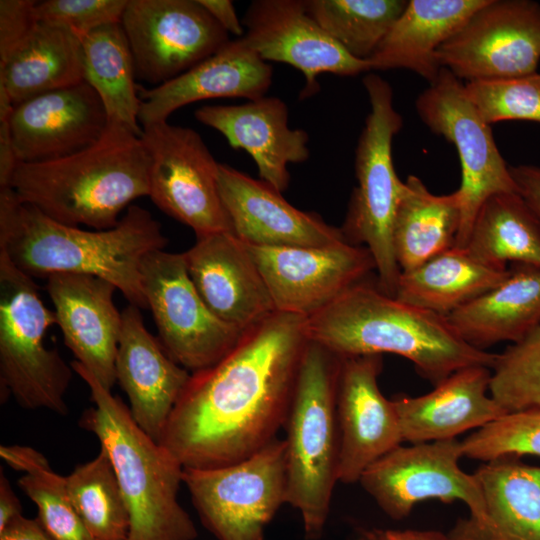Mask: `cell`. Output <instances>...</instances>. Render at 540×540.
Listing matches in <instances>:
<instances>
[{"mask_svg": "<svg viewBox=\"0 0 540 540\" xmlns=\"http://www.w3.org/2000/svg\"><path fill=\"white\" fill-rule=\"evenodd\" d=\"M305 319L276 311L219 362L191 374L159 441L184 469L229 465L277 438L309 341Z\"/></svg>", "mask_w": 540, "mask_h": 540, "instance_id": "obj_1", "label": "cell"}, {"mask_svg": "<svg viewBox=\"0 0 540 540\" xmlns=\"http://www.w3.org/2000/svg\"><path fill=\"white\" fill-rule=\"evenodd\" d=\"M167 244L160 223L146 209L130 205L106 230H83L58 223L0 188V251L22 272L47 279L59 273L105 279L129 304L147 309L140 267L150 252Z\"/></svg>", "mask_w": 540, "mask_h": 540, "instance_id": "obj_2", "label": "cell"}, {"mask_svg": "<svg viewBox=\"0 0 540 540\" xmlns=\"http://www.w3.org/2000/svg\"><path fill=\"white\" fill-rule=\"evenodd\" d=\"M305 329L308 340L340 357L402 356L434 385L462 368L492 369L497 358L462 340L445 316L389 296L368 279L306 317Z\"/></svg>", "mask_w": 540, "mask_h": 540, "instance_id": "obj_3", "label": "cell"}, {"mask_svg": "<svg viewBox=\"0 0 540 540\" xmlns=\"http://www.w3.org/2000/svg\"><path fill=\"white\" fill-rule=\"evenodd\" d=\"M149 169L141 136L108 120L101 138L77 153L18 163L8 187L19 201L58 223L106 230L119 223L133 200L149 195Z\"/></svg>", "mask_w": 540, "mask_h": 540, "instance_id": "obj_4", "label": "cell"}, {"mask_svg": "<svg viewBox=\"0 0 540 540\" xmlns=\"http://www.w3.org/2000/svg\"><path fill=\"white\" fill-rule=\"evenodd\" d=\"M70 366L89 387L95 406L79 425L97 437L111 461L129 513L128 540H195V524L177 499L182 465L86 367L76 360Z\"/></svg>", "mask_w": 540, "mask_h": 540, "instance_id": "obj_5", "label": "cell"}, {"mask_svg": "<svg viewBox=\"0 0 540 540\" xmlns=\"http://www.w3.org/2000/svg\"><path fill=\"white\" fill-rule=\"evenodd\" d=\"M341 359L308 341L284 425L286 504L299 511L309 540L322 535L338 482L336 402Z\"/></svg>", "mask_w": 540, "mask_h": 540, "instance_id": "obj_6", "label": "cell"}, {"mask_svg": "<svg viewBox=\"0 0 540 540\" xmlns=\"http://www.w3.org/2000/svg\"><path fill=\"white\" fill-rule=\"evenodd\" d=\"M371 106L355 151V187L341 228L348 242L365 245L376 266L377 285L395 297L401 270L392 229L404 189L394 169L392 141L403 121L393 102L391 85L376 74L363 78Z\"/></svg>", "mask_w": 540, "mask_h": 540, "instance_id": "obj_7", "label": "cell"}, {"mask_svg": "<svg viewBox=\"0 0 540 540\" xmlns=\"http://www.w3.org/2000/svg\"><path fill=\"white\" fill-rule=\"evenodd\" d=\"M54 311L42 302L34 279L0 251V385L28 410L68 413L65 395L73 369L45 346Z\"/></svg>", "mask_w": 540, "mask_h": 540, "instance_id": "obj_8", "label": "cell"}, {"mask_svg": "<svg viewBox=\"0 0 540 540\" xmlns=\"http://www.w3.org/2000/svg\"><path fill=\"white\" fill-rule=\"evenodd\" d=\"M202 524L218 540H264L286 504V443L275 438L251 456L209 469H184Z\"/></svg>", "mask_w": 540, "mask_h": 540, "instance_id": "obj_9", "label": "cell"}, {"mask_svg": "<svg viewBox=\"0 0 540 540\" xmlns=\"http://www.w3.org/2000/svg\"><path fill=\"white\" fill-rule=\"evenodd\" d=\"M415 107L422 122L457 150L461 223L455 247L463 249L482 204L494 194L518 192L517 186L491 125L468 99L463 82L448 69H441L437 79L418 96Z\"/></svg>", "mask_w": 540, "mask_h": 540, "instance_id": "obj_10", "label": "cell"}, {"mask_svg": "<svg viewBox=\"0 0 540 540\" xmlns=\"http://www.w3.org/2000/svg\"><path fill=\"white\" fill-rule=\"evenodd\" d=\"M140 273L161 345L191 374L213 366L237 345L244 331L207 307L188 274L184 253L152 251L143 258Z\"/></svg>", "mask_w": 540, "mask_h": 540, "instance_id": "obj_11", "label": "cell"}, {"mask_svg": "<svg viewBox=\"0 0 540 540\" xmlns=\"http://www.w3.org/2000/svg\"><path fill=\"white\" fill-rule=\"evenodd\" d=\"M150 157L149 197L164 213L189 226L196 238L233 233L221 199L219 164L193 129L162 121L144 126Z\"/></svg>", "mask_w": 540, "mask_h": 540, "instance_id": "obj_12", "label": "cell"}, {"mask_svg": "<svg viewBox=\"0 0 540 540\" xmlns=\"http://www.w3.org/2000/svg\"><path fill=\"white\" fill-rule=\"evenodd\" d=\"M120 24L136 78L155 87L193 68L231 41L198 0H128Z\"/></svg>", "mask_w": 540, "mask_h": 540, "instance_id": "obj_13", "label": "cell"}, {"mask_svg": "<svg viewBox=\"0 0 540 540\" xmlns=\"http://www.w3.org/2000/svg\"><path fill=\"white\" fill-rule=\"evenodd\" d=\"M436 56L442 68L466 82L533 74L540 62V4L487 0Z\"/></svg>", "mask_w": 540, "mask_h": 540, "instance_id": "obj_14", "label": "cell"}, {"mask_svg": "<svg viewBox=\"0 0 540 540\" xmlns=\"http://www.w3.org/2000/svg\"><path fill=\"white\" fill-rule=\"evenodd\" d=\"M461 457V441L456 438L399 445L372 463L358 482L394 520L407 517L421 501L439 499L462 501L469 517L479 521L485 512L483 494L474 474L459 467Z\"/></svg>", "mask_w": 540, "mask_h": 540, "instance_id": "obj_15", "label": "cell"}, {"mask_svg": "<svg viewBox=\"0 0 540 540\" xmlns=\"http://www.w3.org/2000/svg\"><path fill=\"white\" fill-rule=\"evenodd\" d=\"M276 311L309 317L376 271L370 251L348 241L325 247H261L245 243Z\"/></svg>", "mask_w": 540, "mask_h": 540, "instance_id": "obj_16", "label": "cell"}, {"mask_svg": "<svg viewBox=\"0 0 540 540\" xmlns=\"http://www.w3.org/2000/svg\"><path fill=\"white\" fill-rule=\"evenodd\" d=\"M243 42L265 62H282L301 71L300 98L319 91L322 73L356 76L371 70L352 57L308 14L305 0H255L242 20Z\"/></svg>", "mask_w": 540, "mask_h": 540, "instance_id": "obj_17", "label": "cell"}, {"mask_svg": "<svg viewBox=\"0 0 540 540\" xmlns=\"http://www.w3.org/2000/svg\"><path fill=\"white\" fill-rule=\"evenodd\" d=\"M381 371V355L341 359L336 402L338 482H358L372 463L403 442L394 403L378 386Z\"/></svg>", "mask_w": 540, "mask_h": 540, "instance_id": "obj_18", "label": "cell"}, {"mask_svg": "<svg viewBox=\"0 0 540 540\" xmlns=\"http://www.w3.org/2000/svg\"><path fill=\"white\" fill-rule=\"evenodd\" d=\"M8 123L18 163H33L64 158L96 143L108 117L96 91L83 81L15 105Z\"/></svg>", "mask_w": 540, "mask_h": 540, "instance_id": "obj_19", "label": "cell"}, {"mask_svg": "<svg viewBox=\"0 0 540 540\" xmlns=\"http://www.w3.org/2000/svg\"><path fill=\"white\" fill-rule=\"evenodd\" d=\"M221 199L234 234L261 247H325L347 241L341 228L318 214L301 211L268 183L219 164Z\"/></svg>", "mask_w": 540, "mask_h": 540, "instance_id": "obj_20", "label": "cell"}, {"mask_svg": "<svg viewBox=\"0 0 540 540\" xmlns=\"http://www.w3.org/2000/svg\"><path fill=\"white\" fill-rule=\"evenodd\" d=\"M184 257L197 292L222 321L245 331L276 312L257 265L235 234L196 238Z\"/></svg>", "mask_w": 540, "mask_h": 540, "instance_id": "obj_21", "label": "cell"}, {"mask_svg": "<svg viewBox=\"0 0 540 540\" xmlns=\"http://www.w3.org/2000/svg\"><path fill=\"white\" fill-rule=\"evenodd\" d=\"M46 289L65 345L111 390L122 330V314L113 302L117 288L96 276L59 273L47 278Z\"/></svg>", "mask_w": 540, "mask_h": 540, "instance_id": "obj_22", "label": "cell"}, {"mask_svg": "<svg viewBox=\"0 0 540 540\" xmlns=\"http://www.w3.org/2000/svg\"><path fill=\"white\" fill-rule=\"evenodd\" d=\"M140 309L129 304L121 313L116 382L129 399L135 422L159 442L191 373L175 362L146 329Z\"/></svg>", "mask_w": 540, "mask_h": 540, "instance_id": "obj_23", "label": "cell"}, {"mask_svg": "<svg viewBox=\"0 0 540 540\" xmlns=\"http://www.w3.org/2000/svg\"><path fill=\"white\" fill-rule=\"evenodd\" d=\"M195 118L220 132L232 148L246 151L260 179L279 192L289 185L288 164L310 156L307 132L289 128L287 105L277 97L240 105H205L195 111Z\"/></svg>", "mask_w": 540, "mask_h": 540, "instance_id": "obj_24", "label": "cell"}, {"mask_svg": "<svg viewBox=\"0 0 540 540\" xmlns=\"http://www.w3.org/2000/svg\"><path fill=\"white\" fill-rule=\"evenodd\" d=\"M273 71L240 38L178 77L146 89L138 86L141 125L167 121L179 108L201 100L241 97L249 101L265 96Z\"/></svg>", "mask_w": 540, "mask_h": 540, "instance_id": "obj_25", "label": "cell"}, {"mask_svg": "<svg viewBox=\"0 0 540 540\" xmlns=\"http://www.w3.org/2000/svg\"><path fill=\"white\" fill-rule=\"evenodd\" d=\"M491 375L489 367L470 366L454 372L427 394L393 399L402 440L417 444L455 439L506 414L487 394Z\"/></svg>", "mask_w": 540, "mask_h": 540, "instance_id": "obj_26", "label": "cell"}, {"mask_svg": "<svg viewBox=\"0 0 540 540\" xmlns=\"http://www.w3.org/2000/svg\"><path fill=\"white\" fill-rule=\"evenodd\" d=\"M520 457L487 461L473 474L481 488V520H459L450 540H540V466Z\"/></svg>", "mask_w": 540, "mask_h": 540, "instance_id": "obj_27", "label": "cell"}, {"mask_svg": "<svg viewBox=\"0 0 540 540\" xmlns=\"http://www.w3.org/2000/svg\"><path fill=\"white\" fill-rule=\"evenodd\" d=\"M487 0H409L406 8L375 53L367 60L371 70L407 69L429 85L442 67L438 49Z\"/></svg>", "mask_w": 540, "mask_h": 540, "instance_id": "obj_28", "label": "cell"}, {"mask_svg": "<svg viewBox=\"0 0 540 540\" xmlns=\"http://www.w3.org/2000/svg\"><path fill=\"white\" fill-rule=\"evenodd\" d=\"M446 318L462 340L481 350L519 342L540 324V268L511 264L497 286Z\"/></svg>", "mask_w": 540, "mask_h": 540, "instance_id": "obj_29", "label": "cell"}, {"mask_svg": "<svg viewBox=\"0 0 540 540\" xmlns=\"http://www.w3.org/2000/svg\"><path fill=\"white\" fill-rule=\"evenodd\" d=\"M84 81L81 38L70 30L39 22L0 61V88L13 106Z\"/></svg>", "mask_w": 540, "mask_h": 540, "instance_id": "obj_30", "label": "cell"}, {"mask_svg": "<svg viewBox=\"0 0 540 540\" xmlns=\"http://www.w3.org/2000/svg\"><path fill=\"white\" fill-rule=\"evenodd\" d=\"M461 223L457 190L435 195L415 175L404 182L396 210L392 242L401 272L412 270L453 248Z\"/></svg>", "mask_w": 540, "mask_h": 540, "instance_id": "obj_31", "label": "cell"}, {"mask_svg": "<svg viewBox=\"0 0 540 540\" xmlns=\"http://www.w3.org/2000/svg\"><path fill=\"white\" fill-rule=\"evenodd\" d=\"M508 269L489 267L454 246L401 272L395 298L446 317L497 286Z\"/></svg>", "mask_w": 540, "mask_h": 540, "instance_id": "obj_32", "label": "cell"}, {"mask_svg": "<svg viewBox=\"0 0 540 540\" xmlns=\"http://www.w3.org/2000/svg\"><path fill=\"white\" fill-rule=\"evenodd\" d=\"M463 249L495 269L540 268V220L518 192L494 194L478 210Z\"/></svg>", "mask_w": 540, "mask_h": 540, "instance_id": "obj_33", "label": "cell"}, {"mask_svg": "<svg viewBox=\"0 0 540 540\" xmlns=\"http://www.w3.org/2000/svg\"><path fill=\"white\" fill-rule=\"evenodd\" d=\"M81 40L84 81L100 97L108 120L121 122L141 136L135 67L121 24L97 28Z\"/></svg>", "mask_w": 540, "mask_h": 540, "instance_id": "obj_34", "label": "cell"}, {"mask_svg": "<svg viewBox=\"0 0 540 540\" xmlns=\"http://www.w3.org/2000/svg\"><path fill=\"white\" fill-rule=\"evenodd\" d=\"M0 456L24 472L18 485L37 506V518L54 540H95L70 500L66 477L55 473L42 453L27 446L2 445Z\"/></svg>", "mask_w": 540, "mask_h": 540, "instance_id": "obj_35", "label": "cell"}, {"mask_svg": "<svg viewBox=\"0 0 540 540\" xmlns=\"http://www.w3.org/2000/svg\"><path fill=\"white\" fill-rule=\"evenodd\" d=\"M407 4L406 0H305L308 14L360 60L375 53Z\"/></svg>", "mask_w": 540, "mask_h": 540, "instance_id": "obj_36", "label": "cell"}, {"mask_svg": "<svg viewBox=\"0 0 540 540\" xmlns=\"http://www.w3.org/2000/svg\"><path fill=\"white\" fill-rule=\"evenodd\" d=\"M70 500L95 540H128L130 518L106 451L66 476Z\"/></svg>", "mask_w": 540, "mask_h": 540, "instance_id": "obj_37", "label": "cell"}, {"mask_svg": "<svg viewBox=\"0 0 540 540\" xmlns=\"http://www.w3.org/2000/svg\"><path fill=\"white\" fill-rule=\"evenodd\" d=\"M490 394L507 412L540 410V324L497 354Z\"/></svg>", "mask_w": 540, "mask_h": 540, "instance_id": "obj_38", "label": "cell"}, {"mask_svg": "<svg viewBox=\"0 0 540 540\" xmlns=\"http://www.w3.org/2000/svg\"><path fill=\"white\" fill-rule=\"evenodd\" d=\"M465 93L488 124L508 120L540 123V73L496 80L471 81Z\"/></svg>", "mask_w": 540, "mask_h": 540, "instance_id": "obj_39", "label": "cell"}, {"mask_svg": "<svg viewBox=\"0 0 540 540\" xmlns=\"http://www.w3.org/2000/svg\"><path fill=\"white\" fill-rule=\"evenodd\" d=\"M463 457L490 461L505 456L540 457V410L506 413L461 441Z\"/></svg>", "mask_w": 540, "mask_h": 540, "instance_id": "obj_40", "label": "cell"}, {"mask_svg": "<svg viewBox=\"0 0 540 540\" xmlns=\"http://www.w3.org/2000/svg\"><path fill=\"white\" fill-rule=\"evenodd\" d=\"M128 0H45L37 2L38 22L72 31L80 38L121 22Z\"/></svg>", "mask_w": 540, "mask_h": 540, "instance_id": "obj_41", "label": "cell"}, {"mask_svg": "<svg viewBox=\"0 0 540 540\" xmlns=\"http://www.w3.org/2000/svg\"><path fill=\"white\" fill-rule=\"evenodd\" d=\"M37 1H0V61L19 46L39 23L36 17Z\"/></svg>", "mask_w": 540, "mask_h": 540, "instance_id": "obj_42", "label": "cell"}, {"mask_svg": "<svg viewBox=\"0 0 540 540\" xmlns=\"http://www.w3.org/2000/svg\"><path fill=\"white\" fill-rule=\"evenodd\" d=\"M518 193L540 220V166L520 164L510 166Z\"/></svg>", "mask_w": 540, "mask_h": 540, "instance_id": "obj_43", "label": "cell"}, {"mask_svg": "<svg viewBox=\"0 0 540 540\" xmlns=\"http://www.w3.org/2000/svg\"><path fill=\"white\" fill-rule=\"evenodd\" d=\"M213 19L228 33L244 35V26L239 20L233 2L230 0H198Z\"/></svg>", "mask_w": 540, "mask_h": 540, "instance_id": "obj_44", "label": "cell"}, {"mask_svg": "<svg viewBox=\"0 0 540 540\" xmlns=\"http://www.w3.org/2000/svg\"><path fill=\"white\" fill-rule=\"evenodd\" d=\"M0 540H54L38 518L18 516L0 532Z\"/></svg>", "mask_w": 540, "mask_h": 540, "instance_id": "obj_45", "label": "cell"}, {"mask_svg": "<svg viewBox=\"0 0 540 540\" xmlns=\"http://www.w3.org/2000/svg\"><path fill=\"white\" fill-rule=\"evenodd\" d=\"M356 540H450L448 535L436 531L371 529Z\"/></svg>", "mask_w": 540, "mask_h": 540, "instance_id": "obj_46", "label": "cell"}, {"mask_svg": "<svg viewBox=\"0 0 540 540\" xmlns=\"http://www.w3.org/2000/svg\"><path fill=\"white\" fill-rule=\"evenodd\" d=\"M22 515L21 503L3 471L0 472V532Z\"/></svg>", "mask_w": 540, "mask_h": 540, "instance_id": "obj_47", "label": "cell"}]
</instances>
